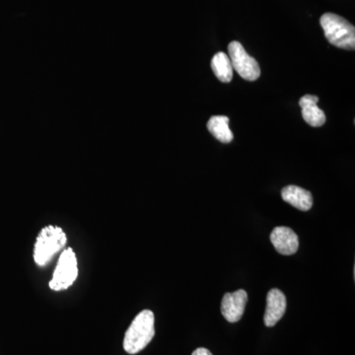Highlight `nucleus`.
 I'll return each instance as SVG.
<instances>
[{
  "label": "nucleus",
  "instance_id": "1",
  "mask_svg": "<svg viewBox=\"0 0 355 355\" xmlns=\"http://www.w3.org/2000/svg\"><path fill=\"white\" fill-rule=\"evenodd\" d=\"M155 318L153 311L144 310L137 315L128 329L123 340V349L130 354H137L146 349L155 336Z\"/></svg>",
  "mask_w": 355,
  "mask_h": 355
},
{
  "label": "nucleus",
  "instance_id": "2",
  "mask_svg": "<svg viewBox=\"0 0 355 355\" xmlns=\"http://www.w3.org/2000/svg\"><path fill=\"white\" fill-rule=\"evenodd\" d=\"M67 234L58 226H46L40 231L34 248V261L37 265H48L53 257L67 245Z\"/></svg>",
  "mask_w": 355,
  "mask_h": 355
},
{
  "label": "nucleus",
  "instance_id": "3",
  "mask_svg": "<svg viewBox=\"0 0 355 355\" xmlns=\"http://www.w3.org/2000/svg\"><path fill=\"white\" fill-rule=\"evenodd\" d=\"M324 36L333 46L354 51L355 28L349 21L335 13H324L320 19Z\"/></svg>",
  "mask_w": 355,
  "mask_h": 355
},
{
  "label": "nucleus",
  "instance_id": "4",
  "mask_svg": "<svg viewBox=\"0 0 355 355\" xmlns=\"http://www.w3.org/2000/svg\"><path fill=\"white\" fill-rule=\"evenodd\" d=\"M77 277H78V263H77L76 254L71 248H67L62 251L58 259L57 268L53 272V279L49 286L55 291H64L73 284Z\"/></svg>",
  "mask_w": 355,
  "mask_h": 355
},
{
  "label": "nucleus",
  "instance_id": "5",
  "mask_svg": "<svg viewBox=\"0 0 355 355\" xmlns=\"http://www.w3.org/2000/svg\"><path fill=\"white\" fill-rule=\"evenodd\" d=\"M228 53L233 69L242 78L248 81H254L260 77V65L254 58L250 57L239 42H231L228 46Z\"/></svg>",
  "mask_w": 355,
  "mask_h": 355
},
{
  "label": "nucleus",
  "instance_id": "6",
  "mask_svg": "<svg viewBox=\"0 0 355 355\" xmlns=\"http://www.w3.org/2000/svg\"><path fill=\"white\" fill-rule=\"evenodd\" d=\"M247 302L248 294L244 289L226 293L221 302L222 316L229 323H237L244 315Z\"/></svg>",
  "mask_w": 355,
  "mask_h": 355
},
{
  "label": "nucleus",
  "instance_id": "7",
  "mask_svg": "<svg viewBox=\"0 0 355 355\" xmlns=\"http://www.w3.org/2000/svg\"><path fill=\"white\" fill-rule=\"evenodd\" d=\"M286 311V297L279 289L272 288L266 295V307L263 323L268 328L275 327L284 317Z\"/></svg>",
  "mask_w": 355,
  "mask_h": 355
},
{
  "label": "nucleus",
  "instance_id": "8",
  "mask_svg": "<svg viewBox=\"0 0 355 355\" xmlns=\"http://www.w3.org/2000/svg\"><path fill=\"white\" fill-rule=\"evenodd\" d=\"M270 241L277 253L284 256H291L298 251V236L291 228L279 226L270 233Z\"/></svg>",
  "mask_w": 355,
  "mask_h": 355
},
{
  "label": "nucleus",
  "instance_id": "9",
  "mask_svg": "<svg viewBox=\"0 0 355 355\" xmlns=\"http://www.w3.org/2000/svg\"><path fill=\"white\" fill-rule=\"evenodd\" d=\"M318 102L319 97L314 95H305L299 100L303 119L313 128L322 127L326 123V114L317 106Z\"/></svg>",
  "mask_w": 355,
  "mask_h": 355
},
{
  "label": "nucleus",
  "instance_id": "10",
  "mask_svg": "<svg viewBox=\"0 0 355 355\" xmlns=\"http://www.w3.org/2000/svg\"><path fill=\"white\" fill-rule=\"evenodd\" d=\"M282 197L284 202L289 203L292 207L302 211H308L313 207L312 193L300 187L287 186L282 189Z\"/></svg>",
  "mask_w": 355,
  "mask_h": 355
},
{
  "label": "nucleus",
  "instance_id": "11",
  "mask_svg": "<svg viewBox=\"0 0 355 355\" xmlns=\"http://www.w3.org/2000/svg\"><path fill=\"white\" fill-rule=\"evenodd\" d=\"M207 130L222 144H229L234 139L232 130L229 128V118L226 116H214L207 123Z\"/></svg>",
  "mask_w": 355,
  "mask_h": 355
},
{
  "label": "nucleus",
  "instance_id": "12",
  "mask_svg": "<svg viewBox=\"0 0 355 355\" xmlns=\"http://www.w3.org/2000/svg\"><path fill=\"white\" fill-rule=\"evenodd\" d=\"M211 69L221 83H229L233 78V67L227 55L217 53L211 60Z\"/></svg>",
  "mask_w": 355,
  "mask_h": 355
},
{
  "label": "nucleus",
  "instance_id": "13",
  "mask_svg": "<svg viewBox=\"0 0 355 355\" xmlns=\"http://www.w3.org/2000/svg\"><path fill=\"white\" fill-rule=\"evenodd\" d=\"M191 355H214L209 349H205V347H198Z\"/></svg>",
  "mask_w": 355,
  "mask_h": 355
}]
</instances>
